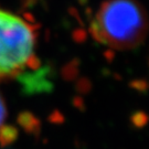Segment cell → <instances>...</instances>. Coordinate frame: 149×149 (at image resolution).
Here are the masks:
<instances>
[{"label": "cell", "instance_id": "cell-2", "mask_svg": "<svg viewBox=\"0 0 149 149\" xmlns=\"http://www.w3.org/2000/svg\"><path fill=\"white\" fill-rule=\"evenodd\" d=\"M36 32L30 23L0 9V80L20 74L31 64Z\"/></svg>", "mask_w": 149, "mask_h": 149}, {"label": "cell", "instance_id": "cell-1", "mask_svg": "<svg viewBox=\"0 0 149 149\" xmlns=\"http://www.w3.org/2000/svg\"><path fill=\"white\" fill-rule=\"evenodd\" d=\"M148 17L136 0H105L96 11L91 31L96 40L116 50L136 48L148 32Z\"/></svg>", "mask_w": 149, "mask_h": 149}, {"label": "cell", "instance_id": "cell-3", "mask_svg": "<svg viewBox=\"0 0 149 149\" xmlns=\"http://www.w3.org/2000/svg\"><path fill=\"white\" fill-rule=\"evenodd\" d=\"M5 118H6V105L3 100H2V97L0 95V126L2 125V123L5 122Z\"/></svg>", "mask_w": 149, "mask_h": 149}]
</instances>
